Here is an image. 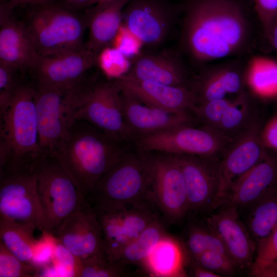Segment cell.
Masks as SVG:
<instances>
[{"label":"cell","mask_w":277,"mask_h":277,"mask_svg":"<svg viewBox=\"0 0 277 277\" xmlns=\"http://www.w3.org/2000/svg\"><path fill=\"white\" fill-rule=\"evenodd\" d=\"M249 90L261 98L277 97V60L254 55L248 73Z\"/></svg>","instance_id":"obj_31"},{"label":"cell","mask_w":277,"mask_h":277,"mask_svg":"<svg viewBox=\"0 0 277 277\" xmlns=\"http://www.w3.org/2000/svg\"><path fill=\"white\" fill-rule=\"evenodd\" d=\"M277 185V159L270 154L237 179L232 184L223 206L250 207Z\"/></svg>","instance_id":"obj_24"},{"label":"cell","mask_w":277,"mask_h":277,"mask_svg":"<svg viewBox=\"0 0 277 277\" xmlns=\"http://www.w3.org/2000/svg\"><path fill=\"white\" fill-rule=\"evenodd\" d=\"M97 54L85 46L80 50L38 57L29 71L35 81L66 94L78 86L96 65Z\"/></svg>","instance_id":"obj_15"},{"label":"cell","mask_w":277,"mask_h":277,"mask_svg":"<svg viewBox=\"0 0 277 277\" xmlns=\"http://www.w3.org/2000/svg\"><path fill=\"white\" fill-rule=\"evenodd\" d=\"M179 50L196 69L250 57L262 40L251 0H181Z\"/></svg>","instance_id":"obj_1"},{"label":"cell","mask_w":277,"mask_h":277,"mask_svg":"<svg viewBox=\"0 0 277 277\" xmlns=\"http://www.w3.org/2000/svg\"><path fill=\"white\" fill-rule=\"evenodd\" d=\"M184 175L189 211L200 212L218 207L221 160L217 157L172 154Z\"/></svg>","instance_id":"obj_16"},{"label":"cell","mask_w":277,"mask_h":277,"mask_svg":"<svg viewBox=\"0 0 277 277\" xmlns=\"http://www.w3.org/2000/svg\"><path fill=\"white\" fill-rule=\"evenodd\" d=\"M258 18L262 40L268 43L272 25L277 16V0H251Z\"/></svg>","instance_id":"obj_42"},{"label":"cell","mask_w":277,"mask_h":277,"mask_svg":"<svg viewBox=\"0 0 277 277\" xmlns=\"http://www.w3.org/2000/svg\"><path fill=\"white\" fill-rule=\"evenodd\" d=\"M125 122L132 140L173 128L193 125L190 112H172L146 104L132 93L121 90Z\"/></svg>","instance_id":"obj_19"},{"label":"cell","mask_w":277,"mask_h":277,"mask_svg":"<svg viewBox=\"0 0 277 277\" xmlns=\"http://www.w3.org/2000/svg\"><path fill=\"white\" fill-rule=\"evenodd\" d=\"M15 8L8 0H1L0 62L15 67L23 75L29 72L39 55L25 23L13 15Z\"/></svg>","instance_id":"obj_20"},{"label":"cell","mask_w":277,"mask_h":277,"mask_svg":"<svg viewBox=\"0 0 277 277\" xmlns=\"http://www.w3.org/2000/svg\"><path fill=\"white\" fill-rule=\"evenodd\" d=\"M0 175L34 170L41 151L33 85L23 78L0 116Z\"/></svg>","instance_id":"obj_4"},{"label":"cell","mask_w":277,"mask_h":277,"mask_svg":"<svg viewBox=\"0 0 277 277\" xmlns=\"http://www.w3.org/2000/svg\"><path fill=\"white\" fill-rule=\"evenodd\" d=\"M185 60L179 49L158 53L142 52L132 60L131 67L125 76L171 86H190L193 76L190 75Z\"/></svg>","instance_id":"obj_22"},{"label":"cell","mask_w":277,"mask_h":277,"mask_svg":"<svg viewBox=\"0 0 277 277\" xmlns=\"http://www.w3.org/2000/svg\"><path fill=\"white\" fill-rule=\"evenodd\" d=\"M125 56L132 60L142 52V41L122 23L111 45Z\"/></svg>","instance_id":"obj_40"},{"label":"cell","mask_w":277,"mask_h":277,"mask_svg":"<svg viewBox=\"0 0 277 277\" xmlns=\"http://www.w3.org/2000/svg\"><path fill=\"white\" fill-rule=\"evenodd\" d=\"M153 208L134 207L96 214L109 261L138 237L157 215Z\"/></svg>","instance_id":"obj_17"},{"label":"cell","mask_w":277,"mask_h":277,"mask_svg":"<svg viewBox=\"0 0 277 277\" xmlns=\"http://www.w3.org/2000/svg\"><path fill=\"white\" fill-rule=\"evenodd\" d=\"M233 98L217 99L199 104L192 112L204 124V126L216 131Z\"/></svg>","instance_id":"obj_36"},{"label":"cell","mask_w":277,"mask_h":277,"mask_svg":"<svg viewBox=\"0 0 277 277\" xmlns=\"http://www.w3.org/2000/svg\"><path fill=\"white\" fill-rule=\"evenodd\" d=\"M66 97L73 121H84L132 142L124 120L121 89L114 81L89 75L77 87L66 94Z\"/></svg>","instance_id":"obj_5"},{"label":"cell","mask_w":277,"mask_h":277,"mask_svg":"<svg viewBox=\"0 0 277 277\" xmlns=\"http://www.w3.org/2000/svg\"><path fill=\"white\" fill-rule=\"evenodd\" d=\"M52 234L80 260L105 254L101 226L91 207L71 214L57 226Z\"/></svg>","instance_id":"obj_18"},{"label":"cell","mask_w":277,"mask_h":277,"mask_svg":"<svg viewBox=\"0 0 277 277\" xmlns=\"http://www.w3.org/2000/svg\"><path fill=\"white\" fill-rule=\"evenodd\" d=\"M81 260L57 241L52 261L58 276H78Z\"/></svg>","instance_id":"obj_41"},{"label":"cell","mask_w":277,"mask_h":277,"mask_svg":"<svg viewBox=\"0 0 277 277\" xmlns=\"http://www.w3.org/2000/svg\"><path fill=\"white\" fill-rule=\"evenodd\" d=\"M32 7L25 23L39 55H55L85 47V14L80 16L66 5L54 1Z\"/></svg>","instance_id":"obj_6"},{"label":"cell","mask_w":277,"mask_h":277,"mask_svg":"<svg viewBox=\"0 0 277 277\" xmlns=\"http://www.w3.org/2000/svg\"><path fill=\"white\" fill-rule=\"evenodd\" d=\"M125 271V268L109 261L103 254L81 260L78 276L118 277L124 276Z\"/></svg>","instance_id":"obj_35"},{"label":"cell","mask_w":277,"mask_h":277,"mask_svg":"<svg viewBox=\"0 0 277 277\" xmlns=\"http://www.w3.org/2000/svg\"><path fill=\"white\" fill-rule=\"evenodd\" d=\"M15 7L22 5H29L32 6L42 5L53 2L54 0H8Z\"/></svg>","instance_id":"obj_47"},{"label":"cell","mask_w":277,"mask_h":277,"mask_svg":"<svg viewBox=\"0 0 277 277\" xmlns=\"http://www.w3.org/2000/svg\"><path fill=\"white\" fill-rule=\"evenodd\" d=\"M238 208L224 205L217 212L208 216L206 225L220 239L239 268L251 267L256 244L247 227L241 221Z\"/></svg>","instance_id":"obj_21"},{"label":"cell","mask_w":277,"mask_h":277,"mask_svg":"<svg viewBox=\"0 0 277 277\" xmlns=\"http://www.w3.org/2000/svg\"><path fill=\"white\" fill-rule=\"evenodd\" d=\"M253 95L246 90L234 97L216 131L232 141L259 118L255 114Z\"/></svg>","instance_id":"obj_27"},{"label":"cell","mask_w":277,"mask_h":277,"mask_svg":"<svg viewBox=\"0 0 277 277\" xmlns=\"http://www.w3.org/2000/svg\"><path fill=\"white\" fill-rule=\"evenodd\" d=\"M155 152L129 148L100 179L87 201L97 214L150 206Z\"/></svg>","instance_id":"obj_3"},{"label":"cell","mask_w":277,"mask_h":277,"mask_svg":"<svg viewBox=\"0 0 277 277\" xmlns=\"http://www.w3.org/2000/svg\"><path fill=\"white\" fill-rule=\"evenodd\" d=\"M167 232L157 215L148 226L133 241L125 246L109 261L121 266L141 265L151 250Z\"/></svg>","instance_id":"obj_29"},{"label":"cell","mask_w":277,"mask_h":277,"mask_svg":"<svg viewBox=\"0 0 277 277\" xmlns=\"http://www.w3.org/2000/svg\"><path fill=\"white\" fill-rule=\"evenodd\" d=\"M231 141L219 132L204 126H182L132 140L134 146L145 151L169 154H189L217 157Z\"/></svg>","instance_id":"obj_8"},{"label":"cell","mask_w":277,"mask_h":277,"mask_svg":"<svg viewBox=\"0 0 277 277\" xmlns=\"http://www.w3.org/2000/svg\"><path fill=\"white\" fill-rule=\"evenodd\" d=\"M121 90L127 91L144 103L172 112H192L198 104L190 86H171L126 76L113 80Z\"/></svg>","instance_id":"obj_23"},{"label":"cell","mask_w":277,"mask_h":277,"mask_svg":"<svg viewBox=\"0 0 277 277\" xmlns=\"http://www.w3.org/2000/svg\"><path fill=\"white\" fill-rule=\"evenodd\" d=\"M35 230L30 225L0 216V242L18 259L30 265L38 241L34 236Z\"/></svg>","instance_id":"obj_28"},{"label":"cell","mask_w":277,"mask_h":277,"mask_svg":"<svg viewBox=\"0 0 277 277\" xmlns=\"http://www.w3.org/2000/svg\"><path fill=\"white\" fill-rule=\"evenodd\" d=\"M185 249L190 260L207 251L219 252L231 258L220 239L207 226L193 225L189 228Z\"/></svg>","instance_id":"obj_32"},{"label":"cell","mask_w":277,"mask_h":277,"mask_svg":"<svg viewBox=\"0 0 277 277\" xmlns=\"http://www.w3.org/2000/svg\"><path fill=\"white\" fill-rule=\"evenodd\" d=\"M23 76L15 67L0 62V116L8 108Z\"/></svg>","instance_id":"obj_39"},{"label":"cell","mask_w":277,"mask_h":277,"mask_svg":"<svg viewBox=\"0 0 277 277\" xmlns=\"http://www.w3.org/2000/svg\"><path fill=\"white\" fill-rule=\"evenodd\" d=\"M263 127L258 119L234 138L223 152L220 162L217 205L223 206L233 183L268 155L260 137Z\"/></svg>","instance_id":"obj_14"},{"label":"cell","mask_w":277,"mask_h":277,"mask_svg":"<svg viewBox=\"0 0 277 277\" xmlns=\"http://www.w3.org/2000/svg\"><path fill=\"white\" fill-rule=\"evenodd\" d=\"M270 276H271V277H272V276H275V277L277 276V264L275 266V267L273 269Z\"/></svg>","instance_id":"obj_50"},{"label":"cell","mask_w":277,"mask_h":277,"mask_svg":"<svg viewBox=\"0 0 277 277\" xmlns=\"http://www.w3.org/2000/svg\"><path fill=\"white\" fill-rule=\"evenodd\" d=\"M56 242L52 234L43 230L36 244L31 265L37 270L52 262Z\"/></svg>","instance_id":"obj_43"},{"label":"cell","mask_w":277,"mask_h":277,"mask_svg":"<svg viewBox=\"0 0 277 277\" xmlns=\"http://www.w3.org/2000/svg\"><path fill=\"white\" fill-rule=\"evenodd\" d=\"M155 152L150 199L169 223L182 221L189 211L186 184L180 166L172 154Z\"/></svg>","instance_id":"obj_12"},{"label":"cell","mask_w":277,"mask_h":277,"mask_svg":"<svg viewBox=\"0 0 277 277\" xmlns=\"http://www.w3.org/2000/svg\"><path fill=\"white\" fill-rule=\"evenodd\" d=\"M191 261L194 264L221 276L233 275L239 268L231 258L214 251H206Z\"/></svg>","instance_id":"obj_37"},{"label":"cell","mask_w":277,"mask_h":277,"mask_svg":"<svg viewBox=\"0 0 277 277\" xmlns=\"http://www.w3.org/2000/svg\"><path fill=\"white\" fill-rule=\"evenodd\" d=\"M96 65L108 80H114L128 73L132 60L114 47L109 46L97 54Z\"/></svg>","instance_id":"obj_34"},{"label":"cell","mask_w":277,"mask_h":277,"mask_svg":"<svg viewBox=\"0 0 277 277\" xmlns=\"http://www.w3.org/2000/svg\"><path fill=\"white\" fill-rule=\"evenodd\" d=\"M0 216L44 230L36 169L0 175Z\"/></svg>","instance_id":"obj_10"},{"label":"cell","mask_w":277,"mask_h":277,"mask_svg":"<svg viewBox=\"0 0 277 277\" xmlns=\"http://www.w3.org/2000/svg\"><path fill=\"white\" fill-rule=\"evenodd\" d=\"M260 137L266 149L277 151V115L272 117L262 127Z\"/></svg>","instance_id":"obj_44"},{"label":"cell","mask_w":277,"mask_h":277,"mask_svg":"<svg viewBox=\"0 0 277 277\" xmlns=\"http://www.w3.org/2000/svg\"><path fill=\"white\" fill-rule=\"evenodd\" d=\"M252 57L228 58L196 69L190 86L198 104L229 98V96L235 97L247 90L248 73Z\"/></svg>","instance_id":"obj_11"},{"label":"cell","mask_w":277,"mask_h":277,"mask_svg":"<svg viewBox=\"0 0 277 277\" xmlns=\"http://www.w3.org/2000/svg\"><path fill=\"white\" fill-rule=\"evenodd\" d=\"M130 142L75 120L49 157L58 163L87 200L100 179L130 148Z\"/></svg>","instance_id":"obj_2"},{"label":"cell","mask_w":277,"mask_h":277,"mask_svg":"<svg viewBox=\"0 0 277 277\" xmlns=\"http://www.w3.org/2000/svg\"><path fill=\"white\" fill-rule=\"evenodd\" d=\"M276 264H277V262H276V264H275V266ZM275 266H274V267H275ZM274 267H273V268H274ZM272 270H273V269H272ZM271 272H272V271H271ZM270 274H271V273H270Z\"/></svg>","instance_id":"obj_51"},{"label":"cell","mask_w":277,"mask_h":277,"mask_svg":"<svg viewBox=\"0 0 277 277\" xmlns=\"http://www.w3.org/2000/svg\"><path fill=\"white\" fill-rule=\"evenodd\" d=\"M256 254L250 267V275L270 276L277 262V226L256 245Z\"/></svg>","instance_id":"obj_33"},{"label":"cell","mask_w":277,"mask_h":277,"mask_svg":"<svg viewBox=\"0 0 277 277\" xmlns=\"http://www.w3.org/2000/svg\"><path fill=\"white\" fill-rule=\"evenodd\" d=\"M130 0H112L98 3L87 9L85 14L89 37L85 47L97 55L111 46L123 23L124 8Z\"/></svg>","instance_id":"obj_25"},{"label":"cell","mask_w":277,"mask_h":277,"mask_svg":"<svg viewBox=\"0 0 277 277\" xmlns=\"http://www.w3.org/2000/svg\"><path fill=\"white\" fill-rule=\"evenodd\" d=\"M185 251L176 239L167 234L154 246L141 266L150 276H186Z\"/></svg>","instance_id":"obj_26"},{"label":"cell","mask_w":277,"mask_h":277,"mask_svg":"<svg viewBox=\"0 0 277 277\" xmlns=\"http://www.w3.org/2000/svg\"><path fill=\"white\" fill-rule=\"evenodd\" d=\"M192 263V272L196 277H220L221 275Z\"/></svg>","instance_id":"obj_45"},{"label":"cell","mask_w":277,"mask_h":277,"mask_svg":"<svg viewBox=\"0 0 277 277\" xmlns=\"http://www.w3.org/2000/svg\"><path fill=\"white\" fill-rule=\"evenodd\" d=\"M37 270L23 262L0 242V277L36 276Z\"/></svg>","instance_id":"obj_38"},{"label":"cell","mask_w":277,"mask_h":277,"mask_svg":"<svg viewBox=\"0 0 277 277\" xmlns=\"http://www.w3.org/2000/svg\"><path fill=\"white\" fill-rule=\"evenodd\" d=\"M32 85L40 147L43 155L49 156L73 122L71 109L62 91L36 81Z\"/></svg>","instance_id":"obj_13"},{"label":"cell","mask_w":277,"mask_h":277,"mask_svg":"<svg viewBox=\"0 0 277 277\" xmlns=\"http://www.w3.org/2000/svg\"><path fill=\"white\" fill-rule=\"evenodd\" d=\"M182 13L181 2L168 0H130L123 10V24L142 41L156 47L172 35Z\"/></svg>","instance_id":"obj_9"},{"label":"cell","mask_w":277,"mask_h":277,"mask_svg":"<svg viewBox=\"0 0 277 277\" xmlns=\"http://www.w3.org/2000/svg\"><path fill=\"white\" fill-rule=\"evenodd\" d=\"M112 1V0H92L91 1V6L92 5H94L95 4H98V3H103V2H107V1Z\"/></svg>","instance_id":"obj_49"},{"label":"cell","mask_w":277,"mask_h":277,"mask_svg":"<svg viewBox=\"0 0 277 277\" xmlns=\"http://www.w3.org/2000/svg\"><path fill=\"white\" fill-rule=\"evenodd\" d=\"M37 191L45 217L44 230L52 234L74 212L91 207L58 163L44 157L36 167Z\"/></svg>","instance_id":"obj_7"},{"label":"cell","mask_w":277,"mask_h":277,"mask_svg":"<svg viewBox=\"0 0 277 277\" xmlns=\"http://www.w3.org/2000/svg\"><path fill=\"white\" fill-rule=\"evenodd\" d=\"M66 5L70 8L82 9L91 6L92 0H64Z\"/></svg>","instance_id":"obj_48"},{"label":"cell","mask_w":277,"mask_h":277,"mask_svg":"<svg viewBox=\"0 0 277 277\" xmlns=\"http://www.w3.org/2000/svg\"><path fill=\"white\" fill-rule=\"evenodd\" d=\"M268 44L274 51L277 60V16L275 18L271 26Z\"/></svg>","instance_id":"obj_46"},{"label":"cell","mask_w":277,"mask_h":277,"mask_svg":"<svg viewBox=\"0 0 277 277\" xmlns=\"http://www.w3.org/2000/svg\"><path fill=\"white\" fill-rule=\"evenodd\" d=\"M249 207L247 227L257 245L277 226V185Z\"/></svg>","instance_id":"obj_30"}]
</instances>
